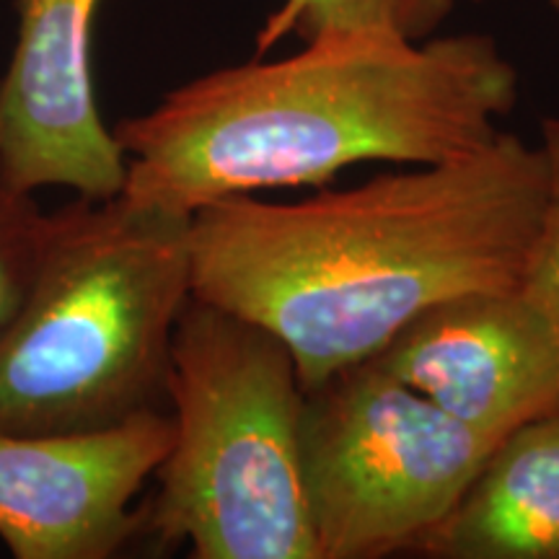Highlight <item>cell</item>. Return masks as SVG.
<instances>
[{
    "label": "cell",
    "instance_id": "obj_1",
    "mask_svg": "<svg viewBox=\"0 0 559 559\" xmlns=\"http://www.w3.org/2000/svg\"><path fill=\"white\" fill-rule=\"evenodd\" d=\"M547 185L542 145L502 130L466 156L347 190L207 202L190 221L192 298L277 334L313 386L440 300L519 288Z\"/></svg>",
    "mask_w": 559,
    "mask_h": 559
},
{
    "label": "cell",
    "instance_id": "obj_2",
    "mask_svg": "<svg viewBox=\"0 0 559 559\" xmlns=\"http://www.w3.org/2000/svg\"><path fill=\"white\" fill-rule=\"evenodd\" d=\"M519 70L487 34L326 32L290 58L213 70L117 124L130 200L207 202L321 187L368 160L438 164L500 135Z\"/></svg>",
    "mask_w": 559,
    "mask_h": 559
},
{
    "label": "cell",
    "instance_id": "obj_3",
    "mask_svg": "<svg viewBox=\"0 0 559 559\" xmlns=\"http://www.w3.org/2000/svg\"><path fill=\"white\" fill-rule=\"evenodd\" d=\"M190 221L122 192L47 215L29 288L0 321V430H99L169 409Z\"/></svg>",
    "mask_w": 559,
    "mask_h": 559
},
{
    "label": "cell",
    "instance_id": "obj_4",
    "mask_svg": "<svg viewBox=\"0 0 559 559\" xmlns=\"http://www.w3.org/2000/svg\"><path fill=\"white\" fill-rule=\"evenodd\" d=\"M304 396L277 334L190 298L171 345L174 443L143 536L192 559H321L304 477Z\"/></svg>",
    "mask_w": 559,
    "mask_h": 559
},
{
    "label": "cell",
    "instance_id": "obj_5",
    "mask_svg": "<svg viewBox=\"0 0 559 559\" xmlns=\"http://www.w3.org/2000/svg\"><path fill=\"white\" fill-rule=\"evenodd\" d=\"M498 443L373 358L306 386L304 477L319 557L419 555Z\"/></svg>",
    "mask_w": 559,
    "mask_h": 559
},
{
    "label": "cell",
    "instance_id": "obj_6",
    "mask_svg": "<svg viewBox=\"0 0 559 559\" xmlns=\"http://www.w3.org/2000/svg\"><path fill=\"white\" fill-rule=\"evenodd\" d=\"M174 443L169 409L79 432L0 430V542L16 559H109L143 536L145 485Z\"/></svg>",
    "mask_w": 559,
    "mask_h": 559
},
{
    "label": "cell",
    "instance_id": "obj_7",
    "mask_svg": "<svg viewBox=\"0 0 559 559\" xmlns=\"http://www.w3.org/2000/svg\"><path fill=\"white\" fill-rule=\"evenodd\" d=\"M373 360L495 440L559 404V334L521 285L440 300Z\"/></svg>",
    "mask_w": 559,
    "mask_h": 559
},
{
    "label": "cell",
    "instance_id": "obj_8",
    "mask_svg": "<svg viewBox=\"0 0 559 559\" xmlns=\"http://www.w3.org/2000/svg\"><path fill=\"white\" fill-rule=\"evenodd\" d=\"M102 0H19V37L0 79V169L26 192L81 198L124 190L128 160L102 122L91 81V26Z\"/></svg>",
    "mask_w": 559,
    "mask_h": 559
},
{
    "label": "cell",
    "instance_id": "obj_9",
    "mask_svg": "<svg viewBox=\"0 0 559 559\" xmlns=\"http://www.w3.org/2000/svg\"><path fill=\"white\" fill-rule=\"evenodd\" d=\"M419 555L559 559V404L500 438Z\"/></svg>",
    "mask_w": 559,
    "mask_h": 559
},
{
    "label": "cell",
    "instance_id": "obj_10",
    "mask_svg": "<svg viewBox=\"0 0 559 559\" xmlns=\"http://www.w3.org/2000/svg\"><path fill=\"white\" fill-rule=\"evenodd\" d=\"M456 0H283L257 34V55L277 41H309L326 32H386L428 39L440 29Z\"/></svg>",
    "mask_w": 559,
    "mask_h": 559
},
{
    "label": "cell",
    "instance_id": "obj_11",
    "mask_svg": "<svg viewBox=\"0 0 559 559\" xmlns=\"http://www.w3.org/2000/svg\"><path fill=\"white\" fill-rule=\"evenodd\" d=\"M47 215L34 192L21 190L0 169V321L29 288L47 234Z\"/></svg>",
    "mask_w": 559,
    "mask_h": 559
},
{
    "label": "cell",
    "instance_id": "obj_12",
    "mask_svg": "<svg viewBox=\"0 0 559 559\" xmlns=\"http://www.w3.org/2000/svg\"><path fill=\"white\" fill-rule=\"evenodd\" d=\"M542 151L547 158V202L531 249L521 290L534 300L559 334V115L542 120Z\"/></svg>",
    "mask_w": 559,
    "mask_h": 559
},
{
    "label": "cell",
    "instance_id": "obj_13",
    "mask_svg": "<svg viewBox=\"0 0 559 559\" xmlns=\"http://www.w3.org/2000/svg\"><path fill=\"white\" fill-rule=\"evenodd\" d=\"M549 3H551V9H555V11L559 13V0H549Z\"/></svg>",
    "mask_w": 559,
    "mask_h": 559
}]
</instances>
